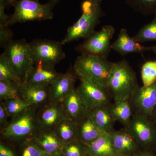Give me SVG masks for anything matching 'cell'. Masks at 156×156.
Wrapping results in <instances>:
<instances>
[{
    "instance_id": "1",
    "label": "cell",
    "mask_w": 156,
    "mask_h": 156,
    "mask_svg": "<svg viewBox=\"0 0 156 156\" xmlns=\"http://www.w3.org/2000/svg\"><path fill=\"white\" fill-rule=\"evenodd\" d=\"M139 87L136 73L128 62L113 63L106 88L114 101L129 100Z\"/></svg>"
},
{
    "instance_id": "2",
    "label": "cell",
    "mask_w": 156,
    "mask_h": 156,
    "mask_svg": "<svg viewBox=\"0 0 156 156\" xmlns=\"http://www.w3.org/2000/svg\"><path fill=\"white\" fill-rule=\"evenodd\" d=\"M103 0H83L81 4L82 14L76 22L67 29L61 41L62 45L81 39H86L95 31L104 13L101 3Z\"/></svg>"
},
{
    "instance_id": "3",
    "label": "cell",
    "mask_w": 156,
    "mask_h": 156,
    "mask_svg": "<svg viewBox=\"0 0 156 156\" xmlns=\"http://www.w3.org/2000/svg\"><path fill=\"white\" fill-rule=\"evenodd\" d=\"M37 108L30 107L12 118L11 122L1 129V136L8 141L23 143L33 139L40 130Z\"/></svg>"
},
{
    "instance_id": "4",
    "label": "cell",
    "mask_w": 156,
    "mask_h": 156,
    "mask_svg": "<svg viewBox=\"0 0 156 156\" xmlns=\"http://www.w3.org/2000/svg\"><path fill=\"white\" fill-rule=\"evenodd\" d=\"M58 2L54 0L42 4L39 0H17L13 7L14 11L10 15L8 26L28 21L53 19V10Z\"/></svg>"
},
{
    "instance_id": "5",
    "label": "cell",
    "mask_w": 156,
    "mask_h": 156,
    "mask_svg": "<svg viewBox=\"0 0 156 156\" xmlns=\"http://www.w3.org/2000/svg\"><path fill=\"white\" fill-rule=\"evenodd\" d=\"M113 63L102 56L81 54L73 67L78 77L88 78L106 87Z\"/></svg>"
},
{
    "instance_id": "6",
    "label": "cell",
    "mask_w": 156,
    "mask_h": 156,
    "mask_svg": "<svg viewBox=\"0 0 156 156\" xmlns=\"http://www.w3.org/2000/svg\"><path fill=\"white\" fill-rule=\"evenodd\" d=\"M7 57L16 76L23 83L30 70L34 63L29 44L25 39L13 40L4 48Z\"/></svg>"
},
{
    "instance_id": "7",
    "label": "cell",
    "mask_w": 156,
    "mask_h": 156,
    "mask_svg": "<svg viewBox=\"0 0 156 156\" xmlns=\"http://www.w3.org/2000/svg\"><path fill=\"white\" fill-rule=\"evenodd\" d=\"M124 128L142 151L156 150V125L151 118L134 114L130 122Z\"/></svg>"
},
{
    "instance_id": "8",
    "label": "cell",
    "mask_w": 156,
    "mask_h": 156,
    "mask_svg": "<svg viewBox=\"0 0 156 156\" xmlns=\"http://www.w3.org/2000/svg\"><path fill=\"white\" fill-rule=\"evenodd\" d=\"M115 33L112 26L106 25L94 32L76 48L81 54H92L107 58L112 50L111 41Z\"/></svg>"
},
{
    "instance_id": "9",
    "label": "cell",
    "mask_w": 156,
    "mask_h": 156,
    "mask_svg": "<svg viewBox=\"0 0 156 156\" xmlns=\"http://www.w3.org/2000/svg\"><path fill=\"white\" fill-rule=\"evenodd\" d=\"M61 42L47 39H38L29 44L30 50L34 61H42L55 66L66 57Z\"/></svg>"
},
{
    "instance_id": "10",
    "label": "cell",
    "mask_w": 156,
    "mask_h": 156,
    "mask_svg": "<svg viewBox=\"0 0 156 156\" xmlns=\"http://www.w3.org/2000/svg\"><path fill=\"white\" fill-rule=\"evenodd\" d=\"M79 79L80 83L77 89L89 111L111 103L112 98L106 87L88 78Z\"/></svg>"
},
{
    "instance_id": "11",
    "label": "cell",
    "mask_w": 156,
    "mask_h": 156,
    "mask_svg": "<svg viewBox=\"0 0 156 156\" xmlns=\"http://www.w3.org/2000/svg\"><path fill=\"white\" fill-rule=\"evenodd\" d=\"M129 101L134 114L151 118L156 105V81L147 87H138Z\"/></svg>"
},
{
    "instance_id": "12",
    "label": "cell",
    "mask_w": 156,
    "mask_h": 156,
    "mask_svg": "<svg viewBox=\"0 0 156 156\" xmlns=\"http://www.w3.org/2000/svg\"><path fill=\"white\" fill-rule=\"evenodd\" d=\"M77 76L73 67L61 73L49 86L50 102L62 103L68 94L74 88Z\"/></svg>"
},
{
    "instance_id": "13",
    "label": "cell",
    "mask_w": 156,
    "mask_h": 156,
    "mask_svg": "<svg viewBox=\"0 0 156 156\" xmlns=\"http://www.w3.org/2000/svg\"><path fill=\"white\" fill-rule=\"evenodd\" d=\"M55 69V66L42 61L34 62L23 83L49 86L61 75Z\"/></svg>"
},
{
    "instance_id": "14",
    "label": "cell",
    "mask_w": 156,
    "mask_h": 156,
    "mask_svg": "<svg viewBox=\"0 0 156 156\" xmlns=\"http://www.w3.org/2000/svg\"><path fill=\"white\" fill-rule=\"evenodd\" d=\"M40 129L54 130L63 119L66 118L61 103L49 102L37 113Z\"/></svg>"
},
{
    "instance_id": "15",
    "label": "cell",
    "mask_w": 156,
    "mask_h": 156,
    "mask_svg": "<svg viewBox=\"0 0 156 156\" xmlns=\"http://www.w3.org/2000/svg\"><path fill=\"white\" fill-rule=\"evenodd\" d=\"M66 118L79 124L88 115V111L77 88H74L62 102Z\"/></svg>"
},
{
    "instance_id": "16",
    "label": "cell",
    "mask_w": 156,
    "mask_h": 156,
    "mask_svg": "<svg viewBox=\"0 0 156 156\" xmlns=\"http://www.w3.org/2000/svg\"><path fill=\"white\" fill-rule=\"evenodd\" d=\"M110 134L116 155L134 156L142 151L131 134L125 129L114 130Z\"/></svg>"
},
{
    "instance_id": "17",
    "label": "cell",
    "mask_w": 156,
    "mask_h": 156,
    "mask_svg": "<svg viewBox=\"0 0 156 156\" xmlns=\"http://www.w3.org/2000/svg\"><path fill=\"white\" fill-rule=\"evenodd\" d=\"M20 96L30 107L37 108L50 102L49 86L22 83Z\"/></svg>"
},
{
    "instance_id": "18",
    "label": "cell",
    "mask_w": 156,
    "mask_h": 156,
    "mask_svg": "<svg viewBox=\"0 0 156 156\" xmlns=\"http://www.w3.org/2000/svg\"><path fill=\"white\" fill-rule=\"evenodd\" d=\"M112 50L122 55L126 56L131 53L143 54L151 51V47H146L136 42L133 37H131L125 28L120 30L118 38L112 43Z\"/></svg>"
},
{
    "instance_id": "19",
    "label": "cell",
    "mask_w": 156,
    "mask_h": 156,
    "mask_svg": "<svg viewBox=\"0 0 156 156\" xmlns=\"http://www.w3.org/2000/svg\"><path fill=\"white\" fill-rule=\"evenodd\" d=\"M111 103L95 108L89 111L88 114V116L98 128L108 134L114 130V127L116 122L112 113Z\"/></svg>"
},
{
    "instance_id": "20",
    "label": "cell",
    "mask_w": 156,
    "mask_h": 156,
    "mask_svg": "<svg viewBox=\"0 0 156 156\" xmlns=\"http://www.w3.org/2000/svg\"><path fill=\"white\" fill-rule=\"evenodd\" d=\"M33 139L39 146L48 154L61 153L64 144L53 130L40 129Z\"/></svg>"
},
{
    "instance_id": "21",
    "label": "cell",
    "mask_w": 156,
    "mask_h": 156,
    "mask_svg": "<svg viewBox=\"0 0 156 156\" xmlns=\"http://www.w3.org/2000/svg\"><path fill=\"white\" fill-rule=\"evenodd\" d=\"M105 133L98 128L87 115L79 123L77 140L88 146Z\"/></svg>"
},
{
    "instance_id": "22",
    "label": "cell",
    "mask_w": 156,
    "mask_h": 156,
    "mask_svg": "<svg viewBox=\"0 0 156 156\" xmlns=\"http://www.w3.org/2000/svg\"><path fill=\"white\" fill-rule=\"evenodd\" d=\"M90 156H113L115 153L110 134L105 133L90 145L87 146Z\"/></svg>"
},
{
    "instance_id": "23",
    "label": "cell",
    "mask_w": 156,
    "mask_h": 156,
    "mask_svg": "<svg viewBox=\"0 0 156 156\" xmlns=\"http://www.w3.org/2000/svg\"><path fill=\"white\" fill-rule=\"evenodd\" d=\"M79 124L68 118L59 122L54 131L63 144L77 140Z\"/></svg>"
},
{
    "instance_id": "24",
    "label": "cell",
    "mask_w": 156,
    "mask_h": 156,
    "mask_svg": "<svg viewBox=\"0 0 156 156\" xmlns=\"http://www.w3.org/2000/svg\"><path fill=\"white\" fill-rule=\"evenodd\" d=\"M113 115L116 121L126 127L128 126L134 115V112L129 100L114 101L111 105Z\"/></svg>"
},
{
    "instance_id": "25",
    "label": "cell",
    "mask_w": 156,
    "mask_h": 156,
    "mask_svg": "<svg viewBox=\"0 0 156 156\" xmlns=\"http://www.w3.org/2000/svg\"><path fill=\"white\" fill-rule=\"evenodd\" d=\"M126 2L135 12L144 16L156 14V0H126Z\"/></svg>"
},
{
    "instance_id": "26",
    "label": "cell",
    "mask_w": 156,
    "mask_h": 156,
    "mask_svg": "<svg viewBox=\"0 0 156 156\" xmlns=\"http://www.w3.org/2000/svg\"><path fill=\"white\" fill-rule=\"evenodd\" d=\"M22 84L14 82L0 81V98L1 101L21 98L20 89Z\"/></svg>"
},
{
    "instance_id": "27",
    "label": "cell",
    "mask_w": 156,
    "mask_h": 156,
    "mask_svg": "<svg viewBox=\"0 0 156 156\" xmlns=\"http://www.w3.org/2000/svg\"><path fill=\"white\" fill-rule=\"evenodd\" d=\"M133 37L140 44L156 41V14L152 21L143 26Z\"/></svg>"
},
{
    "instance_id": "28",
    "label": "cell",
    "mask_w": 156,
    "mask_h": 156,
    "mask_svg": "<svg viewBox=\"0 0 156 156\" xmlns=\"http://www.w3.org/2000/svg\"><path fill=\"white\" fill-rule=\"evenodd\" d=\"M61 153L62 156H86L87 147L78 140L63 144Z\"/></svg>"
},
{
    "instance_id": "29",
    "label": "cell",
    "mask_w": 156,
    "mask_h": 156,
    "mask_svg": "<svg viewBox=\"0 0 156 156\" xmlns=\"http://www.w3.org/2000/svg\"><path fill=\"white\" fill-rule=\"evenodd\" d=\"M9 117L13 118L21 114L30 107L22 98L2 101Z\"/></svg>"
},
{
    "instance_id": "30",
    "label": "cell",
    "mask_w": 156,
    "mask_h": 156,
    "mask_svg": "<svg viewBox=\"0 0 156 156\" xmlns=\"http://www.w3.org/2000/svg\"><path fill=\"white\" fill-rule=\"evenodd\" d=\"M141 76L143 87H147L156 81V60L146 62L142 66Z\"/></svg>"
},
{
    "instance_id": "31",
    "label": "cell",
    "mask_w": 156,
    "mask_h": 156,
    "mask_svg": "<svg viewBox=\"0 0 156 156\" xmlns=\"http://www.w3.org/2000/svg\"><path fill=\"white\" fill-rule=\"evenodd\" d=\"M0 81L14 82L23 83L15 75L7 57L3 53L0 56Z\"/></svg>"
},
{
    "instance_id": "32",
    "label": "cell",
    "mask_w": 156,
    "mask_h": 156,
    "mask_svg": "<svg viewBox=\"0 0 156 156\" xmlns=\"http://www.w3.org/2000/svg\"><path fill=\"white\" fill-rule=\"evenodd\" d=\"M45 152L33 139L24 141L21 144L20 156H47Z\"/></svg>"
},
{
    "instance_id": "33",
    "label": "cell",
    "mask_w": 156,
    "mask_h": 156,
    "mask_svg": "<svg viewBox=\"0 0 156 156\" xmlns=\"http://www.w3.org/2000/svg\"><path fill=\"white\" fill-rule=\"evenodd\" d=\"M13 31L8 26H0V46L5 48L13 41Z\"/></svg>"
},
{
    "instance_id": "34",
    "label": "cell",
    "mask_w": 156,
    "mask_h": 156,
    "mask_svg": "<svg viewBox=\"0 0 156 156\" xmlns=\"http://www.w3.org/2000/svg\"><path fill=\"white\" fill-rule=\"evenodd\" d=\"M7 8L4 0H0V26H8L10 15H8L5 13V9Z\"/></svg>"
},
{
    "instance_id": "35",
    "label": "cell",
    "mask_w": 156,
    "mask_h": 156,
    "mask_svg": "<svg viewBox=\"0 0 156 156\" xmlns=\"http://www.w3.org/2000/svg\"><path fill=\"white\" fill-rule=\"evenodd\" d=\"M9 117V114L6 110L4 102L2 101H1L0 104V125L1 129L5 128L9 124V122H8Z\"/></svg>"
},
{
    "instance_id": "36",
    "label": "cell",
    "mask_w": 156,
    "mask_h": 156,
    "mask_svg": "<svg viewBox=\"0 0 156 156\" xmlns=\"http://www.w3.org/2000/svg\"><path fill=\"white\" fill-rule=\"evenodd\" d=\"M0 156H16L14 151L4 143H0Z\"/></svg>"
},
{
    "instance_id": "37",
    "label": "cell",
    "mask_w": 156,
    "mask_h": 156,
    "mask_svg": "<svg viewBox=\"0 0 156 156\" xmlns=\"http://www.w3.org/2000/svg\"><path fill=\"white\" fill-rule=\"evenodd\" d=\"M134 156H156L153 151H141Z\"/></svg>"
},
{
    "instance_id": "38",
    "label": "cell",
    "mask_w": 156,
    "mask_h": 156,
    "mask_svg": "<svg viewBox=\"0 0 156 156\" xmlns=\"http://www.w3.org/2000/svg\"><path fill=\"white\" fill-rule=\"evenodd\" d=\"M4 1L5 3L6 7L8 8L11 6H13L17 0H4Z\"/></svg>"
},
{
    "instance_id": "39",
    "label": "cell",
    "mask_w": 156,
    "mask_h": 156,
    "mask_svg": "<svg viewBox=\"0 0 156 156\" xmlns=\"http://www.w3.org/2000/svg\"><path fill=\"white\" fill-rule=\"evenodd\" d=\"M151 118L156 125V105L152 112Z\"/></svg>"
},
{
    "instance_id": "40",
    "label": "cell",
    "mask_w": 156,
    "mask_h": 156,
    "mask_svg": "<svg viewBox=\"0 0 156 156\" xmlns=\"http://www.w3.org/2000/svg\"><path fill=\"white\" fill-rule=\"evenodd\" d=\"M151 51H152L156 55V45L151 47Z\"/></svg>"
},
{
    "instance_id": "41",
    "label": "cell",
    "mask_w": 156,
    "mask_h": 156,
    "mask_svg": "<svg viewBox=\"0 0 156 156\" xmlns=\"http://www.w3.org/2000/svg\"><path fill=\"white\" fill-rule=\"evenodd\" d=\"M47 156H62L61 153H59L52 154H48Z\"/></svg>"
},
{
    "instance_id": "42",
    "label": "cell",
    "mask_w": 156,
    "mask_h": 156,
    "mask_svg": "<svg viewBox=\"0 0 156 156\" xmlns=\"http://www.w3.org/2000/svg\"><path fill=\"white\" fill-rule=\"evenodd\" d=\"M113 156H124V155H114Z\"/></svg>"
},
{
    "instance_id": "43",
    "label": "cell",
    "mask_w": 156,
    "mask_h": 156,
    "mask_svg": "<svg viewBox=\"0 0 156 156\" xmlns=\"http://www.w3.org/2000/svg\"><path fill=\"white\" fill-rule=\"evenodd\" d=\"M54 1H56V2H58L59 1H60V0H54Z\"/></svg>"
},
{
    "instance_id": "44",
    "label": "cell",
    "mask_w": 156,
    "mask_h": 156,
    "mask_svg": "<svg viewBox=\"0 0 156 156\" xmlns=\"http://www.w3.org/2000/svg\"><path fill=\"white\" fill-rule=\"evenodd\" d=\"M86 156H90V155H89V154H87Z\"/></svg>"
}]
</instances>
